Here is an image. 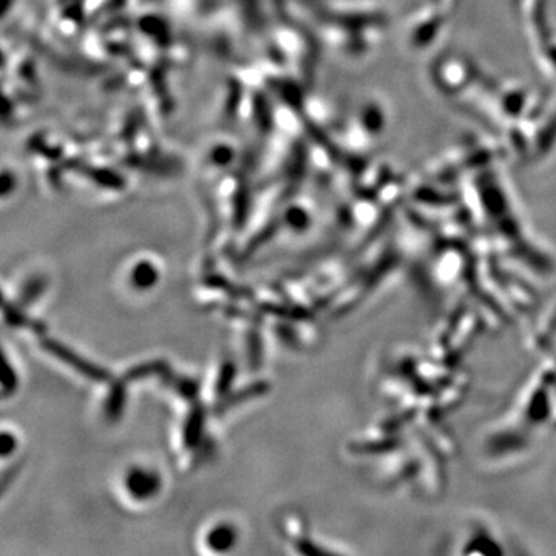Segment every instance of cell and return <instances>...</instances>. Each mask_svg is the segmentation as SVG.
I'll use <instances>...</instances> for the list:
<instances>
[{"mask_svg": "<svg viewBox=\"0 0 556 556\" xmlns=\"http://www.w3.org/2000/svg\"><path fill=\"white\" fill-rule=\"evenodd\" d=\"M41 346L42 350H45L47 351V353L53 354V356L58 357L61 362H64L65 365L73 368V370L78 371L79 374L87 377V379L93 380V382H109V371L104 370V368L98 367V365L89 362V360L82 359L81 356L73 353L70 348L62 345V343L56 342V340L53 339H42Z\"/></svg>", "mask_w": 556, "mask_h": 556, "instance_id": "6da1fadb", "label": "cell"}, {"mask_svg": "<svg viewBox=\"0 0 556 556\" xmlns=\"http://www.w3.org/2000/svg\"><path fill=\"white\" fill-rule=\"evenodd\" d=\"M126 485L133 498L147 499L155 496V493L160 490V479L155 473L136 468L127 475Z\"/></svg>", "mask_w": 556, "mask_h": 556, "instance_id": "7a4b0ae2", "label": "cell"}, {"mask_svg": "<svg viewBox=\"0 0 556 556\" xmlns=\"http://www.w3.org/2000/svg\"><path fill=\"white\" fill-rule=\"evenodd\" d=\"M268 391V382H255V384L249 385V387L241 388V390L235 391L234 394L221 397L220 402L215 405V413H226V411L237 407V405L245 404V402L257 399V397H262L263 394L268 393Z\"/></svg>", "mask_w": 556, "mask_h": 556, "instance_id": "3957f363", "label": "cell"}, {"mask_svg": "<svg viewBox=\"0 0 556 556\" xmlns=\"http://www.w3.org/2000/svg\"><path fill=\"white\" fill-rule=\"evenodd\" d=\"M204 421H206V413L201 405L192 408L189 416H187L186 425H184V444L187 448H194L200 444L201 436H203Z\"/></svg>", "mask_w": 556, "mask_h": 556, "instance_id": "277c9868", "label": "cell"}, {"mask_svg": "<svg viewBox=\"0 0 556 556\" xmlns=\"http://www.w3.org/2000/svg\"><path fill=\"white\" fill-rule=\"evenodd\" d=\"M170 373L169 365L164 360H153V362H144L138 367L130 368L126 376L123 377V382L130 384L135 380L147 379L153 376H167Z\"/></svg>", "mask_w": 556, "mask_h": 556, "instance_id": "5b68a950", "label": "cell"}, {"mask_svg": "<svg viewBox=\"0 0 556 556\" xmlns=\"http://www.w3.org/2000/svg\"><path fill=\"white\" fill-rule=\"evenodd\" d=\"M237 541V533L231 526H218L207 535V546L215 552H226Z\"/></svg>", "mask_w": 556, "mask_h": 556, "instance_id": "8992f818", "label": "cell"}, {"mask_svg": "<svg viewBox=\"0 0 556 556\" xmlns=\"http://www.w3.org/2000/svg\"><path fill=\"white\" fill-rule=\"evenodd\" d=\"M126 385V382H123V380L113 384L106 404V413L110 421H116L123 414L124 404H126Z\"/></svg>", "mask_w": 556, "mask_h": 556, "instance_id": "52a82bcc", "label": "cell"}, {"mask_svg": "<svg viewBox=\"0 0 556 556\" xmlns=\"http://www.w3.org/2000/svg\"><path fill=\"white\" fill-rule=\"evenodd\" d=\"M164 385L177 391L184 399H195V397L198 396V391H200V385H198L195 380L186 379V377L181 376H173V374L170 373L164 376Z\"/></svg>", "mask_w": 556, "mask_h": 556, "instance_id": "ba28073f", "label": "cell"}, {"mask_svg": "<svg viewBox=\"0 0 556 556\" xmlns=\"http://www.w3.org/2000/svg\"><path fill=\"white\" fill-rule=\"evenodd\" d=\"M158 282V271L152 263H139L132 272V285L138 289L152 288Z\"/></svg>", "mask_w": 556, "mask_h": 556, "instance_id": "9c48e42d", "label": "cell"}, {"mask_svg": "<svg viewBox=\"0 0 556 556\" xmlns=\"http://www.w3.org/2000/svg\"><path fill=\"white\" fill-rule=\"evenodd\" d=\"M4 314L8 325L27 326V328L33 329L34 333L38 334H42L45 331V326L42 325V323L28 319L24 312L19 311V309L14 308V306L8 305L7 302L4 303Z\"/></svg>", "mask_w": 556, "mask_h": 556, "instance_id": "30bf717a", "label": "cell"}, {"mask_svg": "<svg viewBox=\"0 0 556 556\" xmlns=\"http://www.w3.org/2000/svg\"><path fill=\"white\" fill-rule=\"evenodd\" d=\"M235 376H237V367H235L234 363H224L223 367H221L220 374H218L217 387H215L217 396H226L229 388H231L232 382L235 380Z\"/></svg>", "mask_w": 556, "mask_h": 556, "instance_id": "8fae6325", "label": "cell"}, {"mask_svg": "<svg viewBox=\"0 0 556 556\" xmlns=\"http://www.w3.org/2000/svg\"><path fill=\"white\" fill-rule=\"evenodd\" d=\"M204 283L207 286H211V288L217 289H224V291H228L229 294H235V297H245V295H251V291L245 288H237V286L232 285L229 283L226 278L220 277V275H207L204 278Z\"/></svg>", "mask_w": 556, "mask_h": 556, "instance_id": "7c38bea8", "label": "cell"}, {"mask_svg": "<svg viewBox=\"0 0 556 556\" xmlns=\"http://www.w3.org/2000/svg\"><path fill=\"white\" fill-rule=\"evenodd\" d=\"M44 289L45 280H42V278H34L31 282H28L21 294V306H27L33 303L34 300L38 299L39 295L44 292Z\"/></svg>", "mask_w": 556, "mask_h": 556, "instance_id": "4fadbf2b", "label": "cell"}, {"mask_svg": "<svg viewBox=\"0 0 556 556\" xmlns=\"http://www.w3.org/2000/svg\"><path fill=\"white\" fill-rule=\"evenodd\" d=\"M17 388V376L14 368H11L10 363H8L7 357L4 360V374H2V394L4 397L10 396L16 391Z\"/></svg>", "mask_w": 556, "mask_h": 556, "instance_id": "5bb4252c", "label": "cell"}, {"mask_svg": "<svg viewBox=\"0 0 556 556\" xmlns=\"http://www.w3.org/2000/svg\"><path fill=\"white\" fill-rule=\"evenodd\" d=\"M249 360L252 368H257L262 363V339L257 333H252L249 339Z\"/></svg>", "mask_w": 556, "mask_h": 556, "instance_id": "9a60e30c", "label": "cell"}, {"mask_svg": "<svg viewBox=\"0 0 556 556\" xmlns=\"http://www.w3.org/2000/svg\"><path fill=\"white\" fill-rule=\"evenodd\" d=\"M16 444L17 442L16 439H14V436H11L10 433L5 431V433L2 434V456H4V458L10 456L11 453L16 450Z\"/></svg>", "mask_w": 556, "mask_h": 556, "instance_id": "2e32d148", "label": "cell"}]
</instances>
